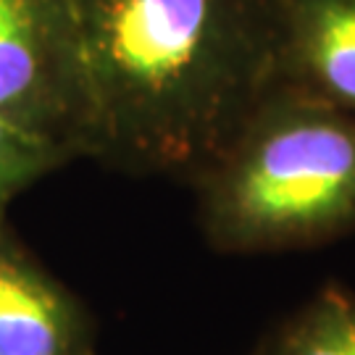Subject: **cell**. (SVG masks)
<instances>
[{
	"label": "cell",
	"instance_id": "1",
	"mask_svg": "<svg viewBox=\"0 0 355 355\" xmlns=\"http://www.w3.org/2000/svg\"><path fill=\"white\" fill-rule=\"evenodd\" d=\"M85 158L192 182L277 82L271 0H74Z\"/></svg>",
	"mask_w": 355,
	"mask_h": 355
},
{
	"label": "cell",
	"instance_id": "2",
	"mask_svg": "<svg viewBox=\"0 0 355 355\" xmlns=\"http://www.w3.org/2000/svg\"><path fill=\"white\" fill-rule=\"evenodd\" d=\"M190 184L216 253H287L350 237L355 116L274 82Z\"/></svg>",
	"mask_w": 355,
	"mask_h": 355
},
{
	"label": "cell",
	"instance_id": "3",
	"mask_svg": "<svg viewBox=\"0 0 355 355\" xmlns=\"http://www.w3.org/2000/svg\"><path fill=\"white\" fill-rule=\"evenodd\" d=\"M0 116L85 158L74 0H0Z\"/></svg>",
	"mask_w": 355,
	"mask_h": 355
},
{
	"label": "cell",
	"instance_id": "4",
	"mask_svg": "<svg viewBox=\"0 0 355 355\" xmlns=\"http://www.w3.org/2000/svg\"><path fill=\"white\" fill-rule=\"evenodd\" d=\"M0 355H95L87 305L0 224Z\"/></svg>",
	"mask_w": 355,
	"mask_h": 355
},
{
	"label": "cell",
	"instance_id": "5",
	"mask_svg": "<svg viewBox=\"0 0 355 355\" xmlns=\"http://www.w3.org/2000/svg\"><path fill=\"white\" fill-rule=\"evenodd\" d=\"M277 85L355 116V0H271Z\"/></svg>",
	"mask_w": 355,
	"mask_h": 355
},
{
	"label": "cell",
	"instance_id": "6",
	"mask_svg": "<svg viewBox=\"0 0 355 355\" xmlns=\"http://www.w3.org/2000/svg\"><path fill=\"white\" fill-rule=\"evenodd\" d=\"M253 355H355V292L324 284L268 329Z\"/></svg>",
	"mask_w": 355,
	"mask_h": 355
},
{
	"label": "cell",
	"instance_id": "7",
	"mask_svg": "<svg viewBox=\"0 0 355 355\" xmlns=\"http://www.w3.org/2000/svg\"><path fill=\"white\" fill-rule=\"evenodd\" d=\"M71 161L55 142L0 116V224L8 221L6 214L21 192Z\"/></svg>",
	"mask_w": 355,
	"mask_h": 355
}]
</instances>
